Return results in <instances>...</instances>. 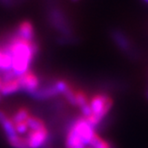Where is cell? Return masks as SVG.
Instances as JSON below:
<instances>
[{
    "label": "cell",
    "mask_w": 148,
    "mask_h": 148,
    "mask_svg": "<svg viewBox=\"0 0 148 148\" xmlns=\"http://www.w3.org/2000/svg\"><path fill=\"white\" fill-rule=\"evenodd\" d=\"M4 47L11 55L12 71L16 77L29 71V66L38 52V47L33 41H27L14 35Z\"/></svg>",
    "instance_id": "6da1fadb"
},
{
    "label": "cell",
    "mask_w": 148,
    "mask_h": 148,
    "mask_svg": "<svg viewBox=\"0 0 148 148\" xmlns=\"http://www.w3.org/2000/svg\"><path fill=\"white\" fill-rule=\"evenodd\" d=\"M79 109H80V112H81V113H82L83 118L87 119V118L90 117V116L92 115V110H91V107H90L89 103H87L86 105H84V106H82V107L79 108Z\"/></svg>",
    "instance_id": "44dd1931"
},
{
    "label": "cell",
    "mask_w": 148,
    "mask_h": 148,
    "mask_svg": "<svg viewBox=\"0 0 148 148\" xmlns=\"http://www.w3.org/2000/svg\"><path fill=\"white\" fill-rule=\"evenodd\" d=\"M89 146L91 148H112V145L109 144V142L102 138L97 134L93 136L89 143Z\"/></svg>",
    "instance_id": "9a60e30c"
},
{
    "label": "cell",
    "mask_w": 148,
    "mask_h": 148,
    "mask_svg": "<svg viewBox=\"0 0 148 148\" xmlns=\"http://www.w3.org/2000/svg\"><path fill=\"white\" fill-rule=\"evenodd\" d=\"M0 3L5 5H12L14 3V0H0Z\"/></svg>",
    "instance_id": "603a6c76"
},
{
    "label": "cell",
    "mask_w": 148,
    "mask_h": 148,
    "mask_svg": "<svg viewBox=\"0 0 148 148\" xmlns=\"http://www.w3.org/2000/svg\"><path fill=\"white\" fill-rule=\"evenodd\" d=\"M12 70V57L9 52L3 47L0 48V71L5 72Z\"/></svg>",
    "instance_id": "9c48e42d"
},
{
    "label": "cell",
    "mask_w": 148,
    "mask_h": 148,
    "mask_svg": "<svg viewBox=\"0 0 148 148\" xmlns=\"http://www.w3.org/2000/svg\"><path fill=\"white\" fill-rule=\"evenodd\" d=\"M26 138L29 148H41L46 145L48 139V130L47 128L35 131L29 130Z\"/></svg>",
    "instance_id": "5b68a950"
},
{
    "label": "cell",
    "mask_w": 148,
    "mask_h": 148,
    "mask_svg": "<svg viewBox=\"0 0 148 148\" xmlns=\"http://www.w3.org/2000/svg\"><path fill=\"white\" fill-rule=\"evenodd\" d=\"M16 35L21 38L25 39L27 41H33L34 39V27L29 21H23L22 22L16 31Z\"/></svg>",
    "instance_id": "8992f818"
},
{
    "label": "cell",
    "mask_w": 148,
    "mask_h": 148,
    "mask_svg": "<svg viewBox=\"0 0 148 148\" xmlns=\"http://www.w3.org/2000/svg\"><path fill=\"white\" fill-rule=\"evenodd\" d=\"M73 2H76V1H79V0H72Z\"/></svg>",
    "instance_id": "d4e9b609"
},
{
    "label": "cell",
    "mask_w": 148,
    "mask_h": 148,
    "mask_svg": "<svg viewBox=\"0 0 148 148\" xmlns=\"http://www.w3.org/2000/svg\"><path fill=\"white\" fill-rule=\"evenodd\" d=\"M3 85V81H2V79H1V76H0V89H1V87Z\"/></svg>",
    "instance_id": "cb8c5ba5"
},
{
    "label": "cell",
    "mask_w": 148,
    "mask_h": 148,
    "mask_svg": "<svg viewBox=\"0 0 148 148\" xmlns=\"http://www.w3.org/2000/svg\"><path fill=\"white\" fill-rule=\"evenodd\" d=\"M75 97H76V103L79 108H81L82 106L89 103L87 95L81 90H77L75 92Z\"/></svg>",
    "instance_id": "ac0fdd59"
},
{
    "label": "cell",
    "mask_w": 148,
    "mask_h": 148,
    "mask_svg": "<svg viewBox=\"0 0 148 148\" xmlns=\"http://www.w3.org/2000/svg\"><path fill=\"white\" fill-rule=\"evenodd\" d=\"M71 127L80 137L83 144L86 146L89 145V143L93 136L96 135V132H95V129L89 125L87 120L83 117L79 118L71 125Z\"/></svg>",
    "instance_id": "3957f363"
},
{
    "label": "cell",
    "mask_w": 148,
    "mask_h": 148,
    "mask_svg": "<svg viewBox=\"0 0 148 148\" xmlns=\"http://www.w3.org/2000/svg\"><path fill=\"white\" fill-rule=\"evenodd\" d=\"M0 99H1V95H0Z\"/></svg>",
    "instance_id": "4316f807"
},
{
    "label": "cell",
    "mask_w": 148,
    "mask_h": 148,
    "mask_svg": "<svg viewBox=\"0 0 148 148\" xmlns=\"http://www.w3.org/2000/svg\"><path fill=\"white\" fill-rule=\"evenodd\" d=\"M0 125H1L2 129H3V130H4V132H5V134L7 138L18 135L16 133V131H15L14 123L13 122V121L11 120V118L7 117Z\"/></svg>",
    "instance_id": "4fadbf2b"
},
{
    "label": "cell",
    "mask_w": 148,
    "mask_h": 148,
    "mask_svg": "<svg viewBox=\"0 0 148 148\" xmlns=\"http://www.w3.org/2000/svg\"><path fill=\"white\" fill-rule=\"evenodd\" d=\"M75 92L76 90H74L71 86L70 85L69 88L64 91L63 93V97H65V99L67 100V102L73 105V106H77V103H76V97H75Z\"/></svg>",
    "instance_id": "e0dca14e"
},
{
    "label": "cell",
    "mask_w": 148,
    "mask_h": 148,
    "mask_svg": "<svg viewBox=\"0 0 148 148\" xmlns=\"http://www.w3.org/2000/svg\"><path fill=\"white\" fill-rule=\"evenodd\" d=\"M26 123L28 125L29 130L35 131V130H43V129L47 128L45 122L40 118L35 117V116H31V115L26 121Z\"/></svg>",
    "instance_id": "8fae6325"
},
{
    "label": "cell",
    "mask_w": 148,
    "mask_h": 148,
    "mask_svg": "<svg viewBox=\"0 0 148 148\" xmlns=\"http://www.w3.org/2000/svg\"><path fill=\"white\" fill-rule=\"evenodd\" d=\"M14 128H15V131L18 135L22 136L23 134H26L29 132V128L28 125L25 122H20V123H16L14 124Z\"/></svg>",
    "instance_id": "ffe728a7"
},
{
    "label": "cell",
    "mask_w": 148,
    "mask_h": 148,
    "mask_svg": "<svg viewBox=\"0 0 148 148\" xmlns=\"http://www.w3.org/2000/svg\"><path fill=\"white\" fill-rule=\"evenodd\" d=\"M112 103V99L105 94H97L94 96L89 101L92 115L86 119L89 125L94 129L99 125L102 120L111 111Z\"/></svg>",
    "instance_id": "7a4b0ae2"
},
{
    "label": "cell",
    "mask_w": 148,
    "mask_h": 148,
    "mask_svg": "<svg viewBox=\"0 0 148 148\" xmlns=\"http://www.w3.org/2000/svg\"><path fill=\"white\" fill-rule=\"evenodd\" d=\"M80 145H84L80 139V137L78 136V134L75 132V130H74L71 127H70V129L66 135V138H65L66 148H74V147L79 146Z\"/></svg>",
    "instance_id": "30bf717a"
},
{
    "label": "cell",
    "mask_w": 148,
    "mask_h": 148,
    "mask_svg": "<svg viewBox=\"0 0 148 148\" xmlns=\"http://www.w3.org/2000/svg\"><path fill=\"white\" fill-rule=\"evenodd\" d=\"M18 81L21 90L27 93L29 96L39 88V79L36 74L31 71H28L26 73L18 77Z\"/></svg>",
    "instance_id": "277c9868"
},
{
    "label": "cell",
    "mask_w": 148,
    "mask_h": 148,
    "mask_svg": "<svg viewBox=\"0 0 148 148\" xmlns=\"http://www.w3.org/2000/svg\"><path fill=\"white\" fill-rule=\"evenodd\" d=\"M58 95H59V93L57 92L55 85L53 84V85L47 86L45 88H38L33 94H31L30 97L35 99H38V100H47V99L52 98L54 97H56Z\"/></svg>",
    "instance_id": "52a82bcc"
},
{
    "label": "cell",
    "mask_w": 148,
    "mask_h": 148,
    "mask_svg": "<svg viewBox=\"0 0 148 148\" xmlns=\"http://www.w3.org/2000/svg\"><path fill=\"white\" fill-rule=\"evenodd\" d=\"M8 116L6 115V113L3 111V110H0V124H1Z\"/></svg>",
    "instance_id": "7402d4cb"
},
{
    "label": "cell",
    "mask_w": 148,
    "mask_h": 148,
    "mask_svg": "<svg viewBox=\"0 0 148 148\" xmlns=\"http://www.w3.org/2000/svg\"><path fill=\"white\" fill-rule=\"evenodd\" d=\"M54 85H55V87H56V90H57V92L59 94H63V93H64V91L69 88L70 84L67 81L63 80V79H59L54 84Z\"/></svg>",
    "instance_id": "d6986e66"
},
{
    "label": "cell",
    "mask_w": 148,
    "mask_h": 148,
    "mask_svg": "<svg viewBox=\"0 0 148 148\" xmlns=\"http://www.w3.org/2000/svg\"><path fill=\"white\" fill-rule=\"evenodd\" d=\"M113 38H114L116 43L118 44V46L121 49H123L125 51L129 50V48H130V42L127 40L125 35H123L121 32H114L113 33Z\"/></svg>",
    "instance_id": "2e32d148"
},
{
    "label": "cell",
    "mask_w": 148,
    "mask_h": 148,
    "mask_svg": "<svg viewBox=\"0 0 148 148\" xmlns=\"http://www.w3.org/2000/svg\"><path fill=\"white\" fill-rule=\"evenodd\" d=\"M7 141L10 146H12L13 148H29L26 136L16 135L7 138Z\"/></svg>",
    "instance_id": "7c38bea8"
},
{
    "label": "cell",
    "mask_w": 148,
    "mask_h": 148,
    "mask_svg": "<svg viewBox=\"0 0 148 148\" xmlns=\"http://www.w3.org/2000/svg\"><path fill=\"white\" fill-rule=\"evenodd\" d=\"M29 116H30V114H29V110L25 107H22L12 116L11 120L13 121V122L14 124L20 123V122H25Z\"/></svg>",
    "instance_id": "5bb4252c"
},
{
    "label": "cell",
    "mask_w": 148,
    "mask_h": 148,
    "mask_svg": "<svg viewBox=\"0 0 148 148\" xmlns=\"http://www.w3.org/2000/svg\"><path fill=\"white\" fill-rule=\"evenodd\" d=\"M145 1L146 3H148V0H145Z\"/></svg>",
    "instance_id": "484cf974"
},
{
    "label": "cell",
    "mask_w": 148,
    "mask_h": 148,
    "mask_svg": "<svg viewBox=\"0 0 148 148\" xmlns=\"http://www.w3.org/2000/svg\"><path fill=\"white\" fill-rule=\"evenodd\" d=\"M20 90H21V87L18 81V78H16L13 80L3 83L1 89H0V95L3 97H8L17 93Z\"/></svg>",
    "instance_id": "ba28073f"
}]
</instances>
